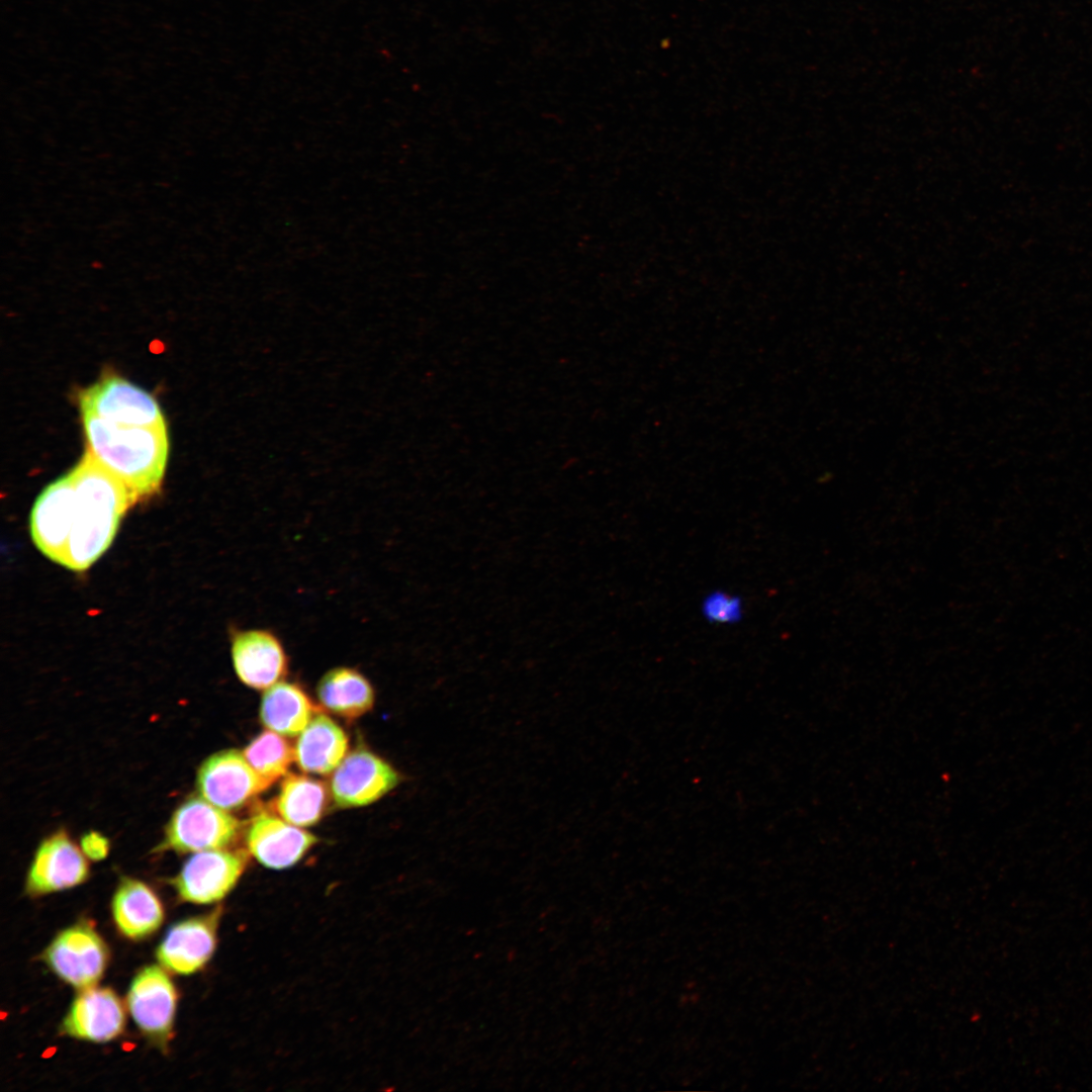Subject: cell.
I'll list each match as a JSON object with an SVG mask.
<instances>
[{
	"instance_id": "obj_1",
	"label": "cell",
	"mask_w": 1092,
	"mask_h": 1092,
	"mask_svg": "<svg viewBox=\"0 0 1092 1092\" xmlns=\"http://www.w3.org/2000/svg\"><path fill=\"white\" fill-rule=\"evenodd\" d=\"M133 504L126 486L87 449L37 496L29 521L32 541L49 559L83 571L108 549Z\"/></svg>"
},
{
	"instance_id": "obj_2",
	"label": "cell",
	"mask_w": 1092,
	"mask_h": 1092,
	"mask_svg": "<svg viewBox=\"0 0 1092 1092\" xmlns=\"http://www.w3.org/2000/svg\"><path fill=\"white\" fill-rule=\"evenodd\" d=\"M87 449L128 489L134 504L157 493L169 456L167 426L128 427L82 414Z\"/></svg>"
},
{
	"instance_id": "obj_3",
	"label": "cell",
	"mask_w": 1092,
	"mask_h": 1092,
	"mask_svg": "<svg viewBox=\"0 0 1092 1092\" xmlns=\"http://www.w3.org/2000/svg\"><path fill=\"white\" fill-rule=\"evenodd\" d=\"M81 414L128 427L167 426L162 410L149 392L126 379L109 374L79 394Z\"/></svg>"
},
{
	"instance_id": "obj_4",
	"label": "cell",
	"mask_w": 1092,
	"mask_h": 1092,
	"mask_svg": "<svg viewBox=\"0 0 1092 1092\" xmlns=\"http://www.w3.org/2000/svg\"><path fill=\"white\" fill-rule=\"evenodd\" d=\"M241 828L240 821L203 798H191L173 813L165 831L164 847L177 852L223 849Z\"/></svg>"
},
{
	"instance_id": "obj_5",
	"label": "cell",
	"mask_w": 1092,
	"mask_h": 1092,
	"mask_svg": "<svg viewBox=\"0 0 1092 1092\" xmlns=\"http://www.w3.org/2000/svg\"><path fill=\"white\" fill-rule=\"evenodd\" d=\"M42 959L60 979L85 990L95 987L103 976L108 950L92 927L77 924L60 932L44 950Z\"/></svg>"
},
{
	"instance_id": "obj_6",
	"label": "cell",
	"mask_w": 1092,
	"mask_h": 1092,
	"mask_svg": "<svg viewBox=\"0 0 1092 1092\" xmlns=\"http://www.w3.org/2000/svg\"><path fill=\"white\" fill-rule=\"evenodd\" d=\"M271 785L237 749H225L208 756L196 777L200 797L225 811L241 808Z\"/></svg>"
},
{
	"instance_id": "obj_7",
	"label": "cell",
	"mask_w": 1092,
	"mask_h": 1092,
	"mask_svg": "<svg viewBox=\"0 0 1092 1092\" xmlns=\"http://www.w3.org/2000/svg\"><path fill=\"white\" fill-rule=\"evenodd\" d=\"M247 863L248 855L242 850L198 851L185 861L173 885L186 902L212 904L235 888Z\"/></svg>"
},
{
	"instance_id": "obj_8",
	"label": "cell",
	"mask_w": 1092,
	"mask_h": 1092,
	"mask_svg": "<svg viewBox=\"0 0 1092 1092\" xmlns=\"http://www.w3.org/2000/svg\"><path fill=\"white\" fill-rule=\"evenodd\" d=\"M399 772L386 760L366 749L345 756L334 770L330 789L340 808H358L381 799L399 783Z\"/></svg>"
},
{
	"instance_id": "obj_9",
	"label": "cell",
	"mask_w": 1092,
	"mask_h": 1092,
	"mask_svg": "<svg viewBox=\"0 0 1092 1092\" xmlns=\"http://www.w3.org/2000/svg\"><path fill=\"white\" fill-rule=\"evenodd\" d=\"M231 657L237 677L253 690H266L288 673L289 658L284 644L268 629L234 630Z\"/></svg>"
},
{
	"instance_id": "obj_10",
	"label": "cell",
	"mask_w": 1092,
	"mask_h": 1092,
	"mask_svg": "<svg viewBox=\"0 0 1092 1092\" xmlns=\"http://www.w3.org/2000/svg\"><path fill=\"white\" fill-rule=\"evenodd\" d=\"M126 1004L142 1032L155 1042L166 1044L177 1004L175 987L166 972L158 966L143 969L130 984Z\"/></svg>"
},
{
	"instance_id": "obj_11",
	"label": "cell",
	"mask_w": 1092,
	"mask_h": 1092,
	"mask_svg": "<svg viewBox=\"0 0 1092 1092\" xmlns=\"http://www.w3.org/2000/svg\"><path fill=\"white\" fill-rule=\"evenodd\" d=\"M85 854L65 832L46 838L38 846L26 878L32 896L66 890L83 883L89 875Z\"/></svg>"
},
{
	"instance_id": "obj_12",
	"label": "cell",
	"mask_w": 1092,
	"mask_h": 1092,
	"mask_svg": "<svg viewBox=\"0 0 1092 1092\" xmlns=\"http://www.w3.org/2000/svg\"><path fill=\"white\" fill-rule=\"evenodd\" d=\"M220 916L221 908H216L172 926L157 949L161 966L179 975L202 969L214 952Z\"/></svg>"
},
{
	"instance_id": "obj_13",
	"label": "cell",
	"mask_w": 1092,
	"mask_h": 1092,
	"mask_svg": "<svg viewBox=\"0 0 1092 1092\" xmlns=\"http://www.w3.org/2000/svg\"><path fill=\"white\" fill-rule=\"evenodd\" d=\"M316 842L313 834L266 812L251 820L246 834L249 852L272 870L294 866Z\"/></svg>"
},
{
	"instance_id": "obj_14",
	"label": "cell",
	"mask_w": 1092,
	"mask_h": 1092,
	"mask_svg": "<svg viewBox=\"0 0 1092 1092\" xmlns=\"http://www.w3.org/2000/svg\"><path fill=\"white\" fill-rule=\"evenodd\" d=\"M125 1013L117 995L107 988H88L73 1001L63 1023L65 1034L92 1042H107L124 1028Z\"/></svg>"
},
{
	"instance_id": "obj_15",
	"label": "cell",
	"mask_w": 1092,
	"mask_h": 1092,
	"mask_svg": "<svg viewBox=\"0 0 1092 1092\" xmlns=\"http://www.w3.org/2000/svg\"><path fill=\"white\" fill-rule=\"evenodd\" d=\"M348 737L341 726L325 714H316L294 745L297 766L306 774L328 775L345 758Z\"/></svg>"
},
{
	"instance_id": "obj_16",
	"label": "cell",
	"mask_w": 1092,
	"mask_h": 1092,
	"mask_svg": "<svg viewBox=\"0 0 1092 1092\" xmlns=\"http://www.w3.org/2000/svg\"><path fill=\"white\" fill-rule=\"evenodd\" d=\"M112 914L118 930L130 939L151 935L164 919L162 903L153 890L128 878L121 881L114 893Z\"/></svg>"
},
{
	"instance_id": "obj_17",
	"label": "cell",
	"mask_w": 1092,
	"mask_h": 1092,
	"mask_svg": "<svg viewBox=\"0 0 1092 1092\" xmlns=\"http://www.w3.org/2000/svg\"><path fill=\"white\" fill-rule=\"evenodd\" d=\"M316 711L300 685L284 679L264 690L259 710L266 728L287 737L300 734Z\"/></svg>"
},
{
	"instance_id": "obj_18",
	"label": "cell",
	"mask_w": 1092,
	"mask_h": 1092,
	"mask_svg": "<svg viewBox=\"0 0 1092 1092\" xmlns=\"http://www.w3.org/2000/svg\"><path fill=\"white\" fill-rule=\"evenodd\" d=\"M321 705L331 713L346 719H356L369 712L375 702L370 680L351 666L328 670L316 685Z\"/></svg>"
},
{
	"instance_id": "obj_19",
	"label": "cell",
	"mask_w": 1092,
	"mask_h": 1092,
	"mask_svg": "<svg viewBox=\"0 0 1092 1092\" xmlns=\"http://www.w3.org/2000/svg\"><path fill=\"white\" fill-rule=\"evenodd\" d=\"M327 799V788L323 782L307 776L289 774L280 785L275 809L286 822L298 827H308L322 819Z\"/></svg>"
},
{
	"instance_id": "obj_20",
	"label": "cell",
	"mask_w": 1092,
	"mask_h": 1092,
	"mask_svg": "<svg viewBox=\"0 0 1092 1092\" xmlns=\"http://www.w3.org/2000/svg\"><path fill=\"white\" fill-rule=\"evenodd\" d=\"M243 754L253 769L273 784L287 775L294 757L292 746L282 735L265 730L244 749Z\"/></svg>"
},
{
	"instance_id": "obj_21",
	"label": "cell",
	"mask_w": 1092,
	"mask_h": 1092,
	"mask_svg": "<svg viewBox=\"0 0 1092 1092\" xmlns=\"http://www.w3.org/2000/svg\"><path fill=\"white\" fill-rule=\"evenodd\" d=\"M81 849L89 859L100 860L108 853L109 841L98 832H89L81 839Z\"/></svg>"
},
{
	"instance_id": "obj_22",
	"label": "cell",
	"mask_w": 1092,
	"mask_h": 1092,
	"mask_svg": "<svg viewBox=\"0 0 1092 1092\" xmlns=\"http://www.w3.org/2000/svg\"><path fill=\"white\" fill-rule=\"evenodd\" d=\"M710 607L708 608V615L712 616L713 620H729L731 616L736 614V605L733 599L726 597L714 598L710 601Z\"/></svg>"
}]
</instances>
